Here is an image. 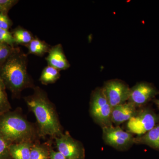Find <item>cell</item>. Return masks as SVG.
<instances>
[{
  "mask_svg": "<svg viewBox=\"0 0 159 159\" xmlns=\"http://www.w3.org/2000/svg\"><path fill=\"white\" fill-rule=\"evenodd\" d=\"M28 63L27 54L19 47H15L12 54L0 66V78L14 97H18L23 90L32 87L27 71Z\"/></svg>",
  "mask_w": 159,
  "mask_h": 159,
  "instance_id": "cell-1",
  "label": "cell"
},
{
  "mask_svg": "<svg viewBox=\"0 0 159 159\" xmlns=\"http://www.w3.org/2000/svg\"><path fill=\"white\" fill-rule=\"evenodd\" d=\"M26 102L36 117L40 134L42 136L57 137L62 134L57 114L46 94L39 88L27 97Z\"/></svg>",
  "mask_w": 159,
  "mask_h": 159,
  "instance_id": "cell-2",
  "label": "cell"
},
{
  "mask_svg": "<svg viewBox=\"0 0 159 159\" xmlns=\"http://www.w3.org/2000/svg\"><path fill=\"white\" fill-rule=\"evenodd\" d=\"M34 133L31 124L16 112L0 115V134L11 144L30 142Z\"/></svg>",
  "mask_w": 159,
  "mask_h": 159,
  "instance_id": "cell-3",
  "label": "cell"
},
{
  "mask_svg": "<svg viewBox=\"0 0 159 159\" xmlns=\"http://www.w3.org/2000/svg\"><path fill=\"white\" fill-rule=\"evenodd\" d=\"M111 107L102 88H97L91 95L90 113L92 118L101 128L112 126Z\"/></svg>",
  "mask_w": 159,
  "mask_h": 159,
  "instance_id": "cell-4",
  "label": "cell"
},
{
  "mask_svg": "<svg viewBox=\"0 0 159 159\" xmlns=\"http://www.w3.org/2000/svg\"><path fill=\"white\" fill-rule=\"evenodd\" d=\"M159 123V115L149 107H143L126 122V131L141 136Z\"/></svg>",
  "mask_w": 159,
  "mask_h": 159,
  "instance_id": "cell-5",
  "label": "cell"
},
{
  "mask_svg": "<svg viewBox=\"0 0 159 159\" xmlns=\"http://www.w3.org/2000/svg\"><path fill=\"white\" fill-rule=\"evenodd\" d=\"M102 129V139L105 144L117 150H128L134 144L133 134L123 130L120 126L113 125Z\"/></svg>",
  "mask_w": 159,
  "mask_h": 159,
  "instance_id": "cell-6",
  "label": "cell"
},
{
  "mask_svg": "<svg viewBox=\"0 0 159 159\" xmlns=\"http://www.w3.org/2000/svg\"><path fill=\"white\" fill-rule=\"evenodd\" d=\"M102 89L112 108L128 102L130 88L122 80L118 79L108 80L104 84Z\"/></svg>",
  "mask_w": 159,
  "mask_h": 159,
  "instance_id": "cell-7",
  "label": "cell"
},
{
  "mask_svg": "<svg viewBox=\"0 0 159 159\" xmlns=\"http://www.w3.org/2000/svg\"><path fill=\"white\" fill-rule=\"evenodd\" d=\"M158 94V90L153 84L142 81L130 88L128 102L133 104L136 108H141Z\"/></svg>",
  "mask_w": 159,
  "mask_h": 159,
  "instance_id": "cell-8",
  "label": "cell"
},
{
  "mask_svg": "<svg viewBox=\"0 0 159 159\" xmlns=\"http://www.w3.org/2000/svg\"><path fill=\"white\" fill-rule=\"evenodd\" d=\"M58 152L67 159H85V150L82 144L75 140L68 132L55 138Z\"/></svg>",
  "mask_w": 159,
  "mask_h": 159,
  "instance_id": "cell-9",
  "label": "cell"
},
{
  "mask_svg": "<svg viewBox=\"0 0 159 159\" xmlns=\"http://www.w3.org/2000/svg\"><path fill=\"white\" fill-rule=\"evenodd\" d=\"M46 60L48 66L59 71L67 70L70 66L61 44H58L51 48Z\"/></svg>",
  "mask_w": 159,
  "mask_h": 159,
  "instance_id": "cell-10",
  "label": "cell"
},
{
  "mask_svg": "<svg viewBox=\"0 0 159 159\" xmlns=\"http://www.w3.org/2000/svg\"><path fill=\"white\" fill-rule=\"evenodd\" d=\"M137 109L130 102H127L112 108L111 121L116 126L127 122L135 114Z\"/></svg>",
  "mask_w": 159,
  "mask_h": 159,
  "instance_id": "cell-11",
  "label": "cell"
},
{
  "mask_svg": "<svg viewBox=\"0 0 159 159\" xmlns=\"http://www.w3.org/2000/svg\"><path fill=\"white\" fill-rule=\"evenodd\" d=\"M134 144L146 145L159 151V123L145 134L135 138Z\"/></svg>",
  "mask_w": 159,
  "mask_h": 159,
  "instance_id": "cell-12",
  "label": "cell"
},
{
  "mask_svg": "<svg viewBox=\"0 0 159 159\" xmlns=\"http://www.w3.org/2000/svg\"><path fill=\"white\" fill-rule=\"evenodd\" d=\"M32 145L30 142L11 144L9 147L11 159H30Z\"/></svg>",
  "mask_w": 159,
  "mask_h": 159,
  "instance_id": "cell-13",
  "label": "cell"
},
{
  "mask_svg": "<svg viewBox=\"0 0 159 159\" xmlns=\"http://www.w3.org/2000/svg\"><path fill=\"white\" fill-rule=\"evenodd\" d=\"M26 47L28 49L29 54L38 56H43L46 53H48L51 49L49 44L37 37H34Z\"/></svg>",
  "mask_w": 159,
  "mask_h": 159,
  "instance_id": "cell-14",
  "label": "cell"
},
{
  "mask_svg": "<svg viewBox=\"0 0 159 159\" xmlns=\"http://www.w3.org/2000/svg\"><path fill=\"white\" fill-rule=\"evenodd\" d=\"M16 45L26 46L34 39L30 31L21 27L16 28L11 31Z\"/></svg>",
  "mask_w": 159,
  "mask_h": 159,
  "instance_id": "cell-15",
  "label": "cell"
},
{
  "mask_svg": "<svg viewBox=\"0 0 159 159\" xmlns=\"http://www.w3.org/2000/svg\"><path fill=\"white\" fill-rule=\"evenodd\" d=\"M59 70L53 67L48 66L43 70L39 80L43 84H53L60 77Z\"/></svg>",
  "mask_w": 159,
  "mask_h": 159,
  "instance_id": "cell-16",
  "label": "cell"
},
{
  "mask_svg": "<svg viewBox=\"0 0 159 159\" xmlns=\"http://www.w3.org/2000/svg\"><path fill=\"white\" fill-rule=\"evenodd\" d=\"M6 89L2 80L0 78V115L9 111L11 108Z\"/></svg>",
  "mask_w": 159,
  "mask_h": 159,
  "instance_id": "cell-17",
  "label": "cell"
},
{
  "mask_svg": "<svg viewBox=\"0 0 159 159\" xmlns=\"http://www.w3.org/2000/svg\"><path fill=\"white\" fill-rule=\"evenodd\" d=\"M30 159H51L50 152L42 145H32Z\"/></svg>",
  "mask_w": 159,
  "mask_h": 159,
  "instance_id": "cell-18",
  "label": "cell"
},
{
  "mask_svg": "<svg viewBox=\"0 0 159 159\" xmlns=\"http://www.w3.org/2000/svg\"><path fill=\"white\" fill-rule=\"evenodd\" d=\"M11 144L0 134V159H11L9 154Z\"/></svg>",
  "mask_w": 159,
  "mask_h": 159,
  "instance_id": "cell-19",
  "label": "cell"
},
{
  "mask_svg": "<svg viewBox=\"0 0 159 159\" xmlns=\"http://www.w3.org/2000/svg\"><path fill=\"white\" fill-rule=\"evenodd\" d=\"M15 47H12L0 42V66L8 59L14 51Z\"/></svg>",
  "mask_w": 159,
  "mask_h": 159,
  "instance_id": "cell-20",
  "label": "cell"
},
{
  "mask_svg": "<svg viewBox=\"0 0 159 159\" xmlns=\"http://www.w3.org/2000/svg\"><path fill=\"white\" fill-rule=\"evenodd\" d=\"M0 42L6 44L12 47L16 45L14 38L11 32L9 30L0 29Z\"/></svg>",
  "mask_w": 159,
  "mask_h": 159,
  "instance_id": "cell-21",
  "label": "cell"
},
{
  "mask_svg": "<svg viewBox=\"0 0 159 159\" xmlns=\"http://www.w3.org/2000/svg\"><path fill=\"white\" fill-rule=\"evenodd\" d=\"M18 2L19 1L17 0H0L1 12L8 14L9 10L15 6Z\"/></svg>",
  "mask_w": 159,
  "mask_h": 159,
  "instance_id": "cell-22",
  "label": "cell"
},
{
  "mask_svg": "<svg viewBox=\"0 0 159 159\" xmlns=\"http://www.w3.org/2000/svg\"><path fill=\"white\" fill-rule=\"evenodd\" d=\"M12 24L13 23L8 14L0 12V29L9 30Z\"/></svg>",
  "mask_w": 159,
  "mask_h": 159,
  "instance_id": "cell-23",
  "label": "cell"
},
{
  "mask_svg": "<svg viewBox=\"0 0 159 159\" xmlns=\"http://www.w3.org/2000/svg\"><path fill=\"white\" fill-rule=\"evenodd\" d=\"M50 157L51 159H67L59 152L51 150L50 152Z\"/></svg>",
  "mask_w": 159,
  "mask_h": 159,
  "instance_id": "cell-24",
  "label": "cell"
},
{
  "mask_svg": "<svg viewBox=\"0 0 159 159\" xmlns=\"http://www.w3.org/2000/svg\"><path fill=\"white\" fill-rule=\"evenodd\" d=\"M153 102H154L155 104L156 105L157 107L159 110V99H154L152 100Z\"/></svg>",
  "mask_w": 159,
  "mask_h": 159,
  "instance_id": "cell-25",
  "label": "cell"
},
{
  "mask_svg": "<svg viewBox=\"0 0 159 159\" xmlns=\"http://www.w3.org/2000/svg\"><path fill=\"white\" fill-rule=\"evenodd\" d=\"M2 12V11H1V8H0V12Z\"/></svg>",
  "mask_w": 159,
  "mask_h": 159,
  "instance_id": "cell-26",
  "label": "cell"
}]
</instances>
